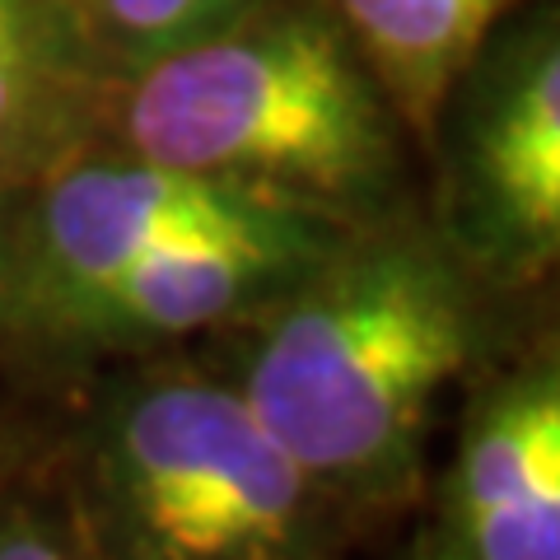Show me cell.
Wrapping results in <instances>:
<instances>
[{"label": "cell", "instance_id": "6da1fadb", "mask_svg": "<svg viewBox=\"0 0 560 560\" xmlns=\"http://www.w3.org/2000/svg\"><path fill=\"white\" fill-rule=\"evenodd\" d=\"M481 346L471 267L420 230H346L257 308L243 401L313 490L393 495L430 407Z\"/></svg>", "mask_w": 560, "mask_h": 560}, {"label": "cell", "instance_id": "7a4b0ae2", "mask_svg": "<svg viewBox=\"0 0 560 560\" xmlns=\"http://www.w3.org/2000/svg\"><path fill=\"white\" fill-rule=\"evenodd\" d=\"M103 131L337 230L374 220L401 173V121L327 0H267L127 70Z\"/></svg>", "mask_w": 560, "mask_h": 560}, {"label": "cell", "instance_id": "3957f363", "mask_svg": "<svg viewBox=\"0 0 560 560\" xmlns=\"http://www.w3.org/2000/svg\"><path fill=\"white\" fill-rule=\"evenodd\" d=\"M94 463L136 560H290L318 495L234 383L187 370L117 393Z\"/></svg>", "mask_w": 560, "mask_h": 560}, {"label": "cell", "instance_id": "277c9868", "mask_svg": "<svg viewBox=\"0 0 560 560\" xmlns=\"http://www.w3.org/2000/svg\"><path fill=\"white\" fill-rule=\"evenodd\" d=\"M444 145L448 243L467 267L533 280L560 248V14L523 0L453 80Z\"/></svg>", "mask_w": 560, "mask_h": 560}, {"label": "cell", "instance_id": "5b68a950", "mask_svg": "<svg viewBox=\"0 0 560 560\" xmlns=\"http://www.w3.org/2000/svg\"><path fill=\"white\" fill-rule=\"evenodd\" d=\"M90 150L70 154L61 168L33 183L28 210L14 215L10 313L28 323H43L51 308L80 300L84 290L113 280L168 243L308 215L230 183L140 160L121 145V154Z\"/></svg>", "mask_w": 560, "mask_h": 560}, {"label": "cell", "instance_id": "8992f818", "mask_svg": "<svg viewBox=\"0 0 560 560\" xmlns=\"http://www.w3.org/2000/svg\"><path fill=\"white\" fill-rule=\"evenodd\" d=\"M341 234L318 215H294L261 230L168 243L33 327L75 346H140L238 323L243 313L267 308Z\"/></svg>", "mask_w": 560, "mask_h": 560}, {"label": "cell", "instance_id": "52a82bcc", "mask_svg": "<svg viewBox=\"0 0 560 560\" xmlns=\"http://www.w3.org/2000/svg\"><path fill=\"white\" fill-rule=\"evenodd\" d=\"M113 75L70 0H0V191H24L90 150Z\"/></svg>", "mask_w": 560, "mask_h": 560}, {"label": "cell", "instance_id": "ba28073f", "mask_svg": "<svg viewBox=\"0 0 560 560\" xmlns=\"http://www.w3.org/2000/svg\"><path fill=\"white\" fill-rule=\"evenodd\" d=\"M397 121L430 140L453 80L523 0H327Z\"/></svg>", "mask_w": 560, "mask_h": 560}, {"label": "cell", "instance_id": "9c48e42d", "mask_svg": "<svg viewBox=\"0 0 560 560\" xmlns=\"http://www.w3.org/2000/svg\"><path fill=\"white\" fill-rule=\"evenodd\" d=\"M257 5L267 0H70L113 80L173 47L206 38Z\"/></svg>", "mask_w": 560, "mask_h": 560}, {"label": "cell", "instance_id": "30bf717a", "mask_svg": "<svg viewBox=\"0 0 560 560\" xmlns=\"http://www.w3.org/2000/svg\"><path fill=\"white\" fill-rule=\"evenodd\" d=\"M0 560H75V551L38 514H10L0 523Z\"/></svg>", "mask_w": 560, "mask_h": 560}, {"label": "cell", "instance_id": "8fae6325", "mask_svg": "<svg viewBox=\"0 0 560 560\" xmlns=\"http://www.w3.org/2000/svg\"><path fill=\"white\" fill-rule=\"evenodd\" d=\"M14 197L0 191V313H10V261H14Z\"/></svg>", "mask_w": 560, "mask_h": 560}]
</instances>
